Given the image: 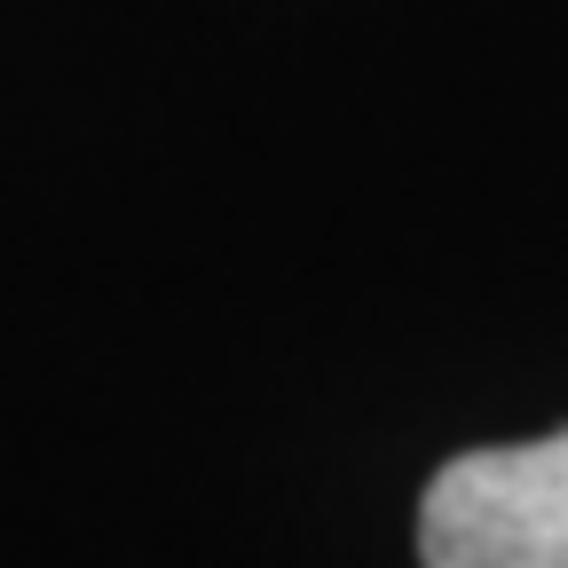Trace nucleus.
<instances>
[{
	"instance_id": "1",
	"label": "nucleus",
	"mask_w": 568,
	"mask_h": 568,
	"mask_svg": "<svg viewBox=\"0 0 568 568\" xmlns=\"http://www.w3.org/2000/svg\"><path fill=\"white\" fill-rule=\"evenodd\" d=\"M426 568H568V435L450 458L418 497Z\"/></svg>"
}]
</instances>
